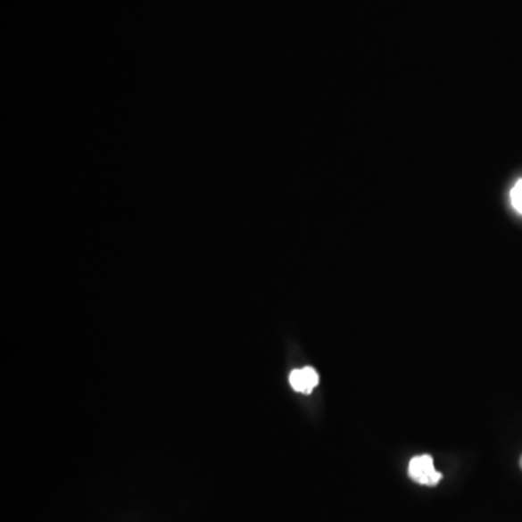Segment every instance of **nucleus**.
Instances as JSON below:
<instances>
[{
  "mask_svg": "<svg viewBox=\"0 0 522 522\" xmlns=\"http://www.w3.org/2000/svg\"><path fill=\"white\" fill-rule=\"evenodd\" d=\"M510 202L515 211L522 215V178L510 190Z\"/></svg>",
  "mask_w": 522,
  "mask_h": 522,
  "instance_id": "3",
  "label": "nucleus"
},
{
  "mask_svg": "<svg viewBox=\"0 0 522 522\" xmlns=\"http://www.w3.org/2000/svg\"><path fill=\"white\" fill-rule=\"evenodd\" d=\"M408 473L410 479L424 486H435L443 479V475L434 468L433 457L428 454L414 457L410 460Z\"/></svg>",
  "mask_w": 522,
  "mask_h": 522,
  "instance_id": "1",
  "label": "nucleus"
},
{
  "mask_svg": "<svg viewBox=\"0 0 522 522\" xmlns=\"http://www.w3.org/2000/svg\"><path fill=\"white\" fill-rule=\"evenodd\" d=\"M519 466H521V468H522V456H521V460H519Z\"/></svg>",
  "mask_w": 522,
  "mask_h": 522,
  "instance_id": "4",
  "label": "nucleus"
},
{
  "mask_svg": "<svg viewBox=\"0 0 522 522\" xmlns=\"http://www.w3.org/2000/svg\"><path fill=\"white\" fill-rule=\"evenodd\" d=\"M289 382L290 386L294 387V391L308 394L319 383V376L315 369H299V370H294L290 373Z\"/></svg>",
  "mask_w": 522,
  "mask_h": 522,
  "instance_id": "2",
  "label": "nucleus"
}]
</instances>
